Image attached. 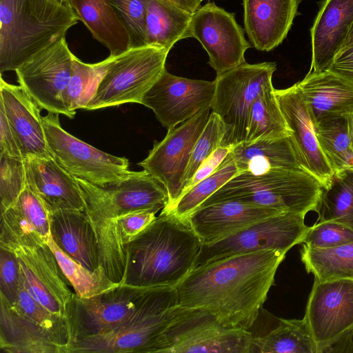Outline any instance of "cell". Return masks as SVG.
I'll return each instance as SVG.
<instances>
[{
	"instance_id": "f6af8a7d",
	"label": "cell",
	"mask_w": 353,
	"mask_h": 353,
	"mask_svg": "<svg viewBox=\"0 0 353 353\" xmlns=\"http://www.w3.org/2000/svg\"><path fill=\"white\" fill-rule=\"evenodd\" d=\"M158 212L152 210H137L119 216L114 222L115 228L122 245H125L145 228L155 218Z\"/></svg>"
},
{
	"instance_id": "2e32d148",
	"label": "cell",
	"mask_w": 353,
	"mask_h": 353,
	"mask_svg": "<svg viewBox=\"0 0 353 353\" xmlns=\"http://www.w3.org/2000/svg\"><path fill=\"white\" fill-rule=\"evenodd\" d=\"M215 87V81L183 78L165 70L141 104L150 108L161 125L170 130L211 108Z\"/></svg>"
},
{
	"instance_id": "816d5d0a",
	"label": "cell",
	"mask_w": 353,
	"mask_h": 353,
	"mask_svg": "<svg viewBox=\"0 0 353 353\" xmlns=\"http://www.w3.org/2000/svg\"><path fill=\"white\" fill-rule=\"evenodd\" d=\"M348 117V123H349V130H350V138L352 141V144L353 147V112L350 114H347Z\"/></svg>"
},
{
	"instance_id": "ab89813d",
	"label": "cell",
	"mask_w": 353,
	"mask_h": 353,
	"mask_svg": "<svg viewBox=\"0 0 353 353\" xmlns=\"http://www.w3.org/2000/svg\"><path fill=\"white\" fill-rule=\"evenodd\" d=\"M225 134L224 123L216 114L212 112L192 150L185 173L181 196L200 165L221 145Z\"/></svg>"
},
{
	"instance_id": "bcb514c9",
	"label": "cell",
	"mask_w": 353,
	"mask_h": 353,
	"mask_svg": "<svg viewBox=\"0 0 353 353\" xmlns=\"http://www.w3.org/2000/svg\"><path fill=\"white\" fill-rule=\"evenodd\" d=\"M233 147L220 146L198 168L190 181H189L185 191L192 188L196 183L211 175L221 165L228 153ZM180 198V197H179Z\"/></svg>"
},
{
	"instance_id": "f546056e",
	"label": "cell",
	"mask_w": 353,
	"mask_h": 353,
	"mask_svg": "<svg viewBox=\"0 0 353 353\" xmlns=\"http://www.w3.org/2000/svg\"><path fill=\"white\" fill-rule=\"evenodd\" d=\"M193 13L168 0H150L147 7V44L170 50L179 41L190 38Z\"/></svg>"
},
{
	"instance_id": "9a60e30c",
	"label": "cell",
	"mask_w": 353,
	"mask_h": 353,
	"mask_svg": "<svg viewBox=\"0 0 353 353\" xmlns=\"http://www.w3.org/2000/svg\"><path fill=\"white\" fill-rule=\"evenodd\" d=\"M190 36L207 52L208 63L216 74L246 63L245 53L252 47L234 14L210 1L192 14Z\"/></svg>"
},
{
	"instance_id": "9c48e42d",
	"label": "cell",
	"mask_w": 353,
	"mask_h": 353,
	"mask_svg": "<svg viewBox=\"0 0 353 353\" xmlns=\"http://www.w3.org/2000/svg\"><path fill=\"white\" fill-rule=\"evenodd\" d=\"M249 330L223 325L209 311L178 305L157 352L250 353Z\"/></svg>"
},
{
	"instance_id": "ffe728a7",
	"label": "cell",
	"mask_w": 353,
	"mask_h": 353,
	"mask_svg": "<svg viewBox=\"0 0 353 353\" xmlns=\"http://www.w3.org/2000/svg\"><path fill=\"white\" fill-rule=\"evenodd\" d=\"M281 212L240 201H223L199 208L186 221L201 244H210Z\"/></svg>"
},
{
	"instance_id": "3957f363",
	"label": "cell",
	"mask_w": 353,
	"mask_h": 353,
	"mask_svg": "<svg viewBox=\"0 0 353 353\" xmlns=\"http://www.w3.org/2000/svg\"><path fill=\"white\" fill-rule=\"evenodd\" d=\"M201 246L188 221L162 209L125 245L121 284L142 288H175L194 268Z\"/></svg>"
},
{
	"instance_id": "8d00e7d4",
	"label": "cell",
	"mask_w": 353,
	"mask_h": 353,
	"mask_svg": "<svg viewBox=\"0 0 353 353\" xmlns=\"http://www.w3.org/2000/svg\"><path fill=\"white\" fill-rule=\"evenodd\" d=\"M48 244L77 297H92L120 285L112 282L103 269L92 272L70 258L57 246L52 238Z\"/></svg>"
},
{
	"instance_id": "6da1fadb",
	"label": "cell",
	"mask_w": 353,
	"mask_h": 353,
	"mask_svg": "<svg viewBox=\"0 0 353 353\" xmlns=\"http://www.w3.org/2000/svg\"><path fill=\"white\" fill-rule=\"evenodd\" d=\"M286 253L260 250L196 267L175 287L178 304L205 309L226 327L249 330Z\"/></svg>"
},
{
	"instance_id": "484cf974",
	"label": "cell",
	"mask_w": 353,
	"mask_h": 353,
	"mask_svg": "<svg viewBox=\"0 0 353 353\" xmlns=\"http://www.w3.org/2000/svg\"><path fill=\"white\" fill-rule=\"evenodd\" d=\"M297 84L314 125L353 112V85L327 70L310 71Z\"/></svg>"
},
{
	"instance_id": "4fadbf2b",
	"label": "cell",
	"mask_w": 353,
	"mask_h": 353,
	"mask_svg": "<svg viewBox=\"0 0 353 353\" xmlns=\"http://www.w3.org/2000/svg\"><path fill=\"white\" fill-rule=\"evenodd\" d=\"M211 108L168 130L165 138L155 142L148 156L139 165L156 178L165 188L170 208L180 197L185 173L192 150L205 128Z\"/></svg>"
},
{
	"instance_id": "b9f144b4",
	"label": "cell",
	"mask_w": 353,
	"mask_h": 353,
	"mask_svg": "<svg viewBox=\"0 0 353 353\" xmlns=\"http://www.w3.org/2000/svg\"><path fill=\"white\" fill-rule=\"evenodd\" d=\"M26 185L24 159L0 154L1 212L17 200Z\"/></svg>"
},
{
	"instance_id": "60d3db41",
	"label": "cell",
	"mask_w": 353,
	"mask_h": 353,
	"mask_svg": "<svg viewBox=\"0 0 353 353\" xmlns=\"http://www.w3.org/2000/svg\"><path fill=\"white\" fill-rule=\"evenodd\" d=\"M150 0H110L125 28L130 49L148 46L146 33L147 7Z\"/></svg>"
},
{
	"instance_id": "d6a6232c",
	"label": "cell",
	"mask_w": 353,
	"mask_h": 353,
	"mask_svg": "<svg viewBox=\"0 0 353 353\" xmlns=\"http://www.w3.org/2000/svg\"><path fill=\"white\" fill-rule=\"evenodd\" d=\"M316 212L318 222L333 221L353 230V168L334 172Z\"/></svg>"
},
{
	"instance_id": "f907efd6",
	"label": "cell",
	"mask_w": 353,
	"mask_h": 353,
	"mask_svg": "<svg viewBox=\"0 0 353 353\" xmlns=\"http://www.w3.org/2000/svg\"><path fill=\"white\" fill-rule=\"evenodd\" d=\"M352 45H353V23L341 50Z\"/></svg>"
},
{
	"instance_id": "7c38bea8",
	"label": "cell",
	"mask_w": 353,
	"mask_h": 353,
	"mask_svg": "<svg viewBox=\"0 0 353 353\" xmlns=\"http://www.w3.org/2000/svg\"><path fill=\"white\" fill-rule=\"evenodd\" d=\"M73 57L64 37L15 70L19 85L41 109L70 119L74 115L66 108L64 95L72 73Z\"/></svg>"
},
{
	"instance_id": "c3c4849f",
	"label": "cell",
	"mask_w": 353,
	"mask_h": 353,
	"mask_svg": "<svg viewBox=\"0 0 353 353\" xmlns=\"http://www.w3.org/2000/svg\"><path fill=\"white\" fill-rule=\"evenodd\" d=\"M327 70L353 85V45L340 50Z\"/></svg>"
},
{
	"instance_id": "83f0119b",
	"label": "cell",
	"mask_w": 353,
	"mask_h": 353,
	"mask_svg": "<svg viewBox=\"0 0 353 353\" xmlns=\"http://www.w3.org/2000/svg\"><path fill=\"white\" fill-rule=\"evenodd\" d=\"M228 156L234 160L239 173L259 174L274 170H305L291 136L250 144L241 143L233 147Z\"/></svg>"
},
{
	"instance_id": "ac0fdd59",
	"label": "cell",
	"mask_w": 353,
	"mask_h": 353,
	"mask_svg": "<svg viewBox=\"0 0 353 353\" xmlns=\"http://www.w3.org/2000/svg\"><path fill=\"white\" fill-rule=\"evenodd\" d=\"M274 94L283 117L292 131V139L303 168L327 188L334 174L322 152L301 91L297 84L281 90L274 89Z\"/></svg>"
},
{
	"instance_id": "4316f807",
	"label": "cell",
	"mask_w": 353,
	"mask_h": 353,
	"mask_svg": "<svg viewBox=\"0 0 353 353\" xmlns=\"http://www.w3.org/2000/svg\"><path fill=\"white\" fill-rule=\"evenodd\" d=\"M0 348L8 353H65L46 330L0 297Z\"/></svg>"
},
{
	"instance_id": "277c9868",
	"label": "cell",
	"mask_w": 353,
	"mask_h": 353,
	"mask_svg": "<svg viewBox=\"0 0 353 353\" xmlns=\"http://www.w3.org/2000/svg\"><path fill=\"white\" fill-rule=\"evenodd\" d=\"M80 21L56 0H0V72L15 71Z\"/></svg>"
},
{
	"instance_id": "8992f818",
	"label": "cell",
	"mask_w": 353,
	"mask_h": 353,
	"mask_svg": "<svg viewBox=\"0 0 353 353\" xmlns=\"http://www.w3.org/2000/svg\"><path fill=\"white\" fill-rule=\"evenodd\" d=\"M276 69L274 62L245 63L216 74L211 109L225 125L221 146L234 147L245 141L252 105L265 88L272 85Z\"/></svg>"
},
{
	"instance_id": "d590c367",
	"label": "cell",
	"mask_w": 353,
	"mask_h": 353,
	"mask_svg": "<svg viewBox=\"0 0 353 353\" xmlns=\"http://www.w3.org/2000/svg\"><path fill=\"white\" fill-rule=\"evenodd\" d=\"M116 57L109 56L95 63H86L74 55L70 79L65 92L64 101L74 115L78 109H85L97 86Z\"/></svg>"
},
{
	"instance_id": "52a82bcc",
	"label": "cell",
	"mask_w": 353,
	"mask_h": 353,
	"mask_svg": "<svg viewBox=\"0 0 353 353\" xmlns=\"http://www.w3.org/2000/svg\"><path fill=\"white\" fill-rule=\"evenodd\" d=\"M169 50L150 46L130 48L117 56L85 107L93 110L128 103H141L145 94L160 78Z\"/></svg>"
},
{
	"instance_id": "30bf717a",
	"label": "cell",
	"mask_w": 353,
	"mask_h": 353,
	"mask_svg": "<svg viewBox=\"0 0 353 353\" xmlns=\"http://www.w3.org/2000/svg\"><path fill=\"white\" fill-rule=\"evenodd\" d=\"M305 215L281 212L261 219L210 244H201L194 268L232 256L265 250L287 252L303 243L310 226Z\"/></svg>"
},
{
	"instance_id": "cb8c5ba5",
	"label": "cell",
	"mask_w": 353,
	"mask_h": 353,
	"mask_svg": "<svg viewBox=\"0 0 353 353\" xmlns=\"http://www.w3.org/2000/svg\"><path fill=\"white\" fill-rule=\"evenodd\" d=\"M353 23V0H325L310 30L311 70H327Z\"/></svg>"
},
{
	"instance_id": "7a4b0ae2",
	"label": "cell",
	"mask_w": 353,
	"mask_h": 353,
	"mask_svg": "<svg viewBox=\"0 0 353 353\" xmlns=\"http://www.w3.org/2000/svg\"><path fill=\"white\" fill-rule=\"evenodd\" d=\"M178 305L175 288L120 284L83 299L74 294L68 314V353H85L119 332Z\"/></svg>"
},
{
	"instance_id": "603a6c76",
	"label": "cell",
	"mask_w": 353,
	"mask_h": 353,
	"mask_svg": "<svg viewBox=\"0 0 353 353\" xmlns=\"http://www.w3.org/2000/svg\"><path fill=\"white\" fill-rule=\"evenodd\" d=\"M24 161L27 184L51 213L59 210L84 212V202L77 178L54 158H31Z\"/></svg>"
},
{
	"instance_id": "74e56055",
	"label": "cell",
	"mask_w": 353,
	"mask_h": 353,
	"mask_svg": "<svg viewBox=\"0 0 353 353\" xmlns=\"http://www.w3.org/2000/svg\"><path fill=\"white\" fill-rule=\"evenodd\" d=\"M239 174L234 160L227 155L215 172L184 192L170 208L163 209L186 221L206 199Z\"/></svg>"
},
{
	"instance_id": "f5cc1de1",
	"label": "cell",
	"mask_w": 353,
	"mask_h": 353,
	"mask_svg": "<svg viewBox=\"0 0 353 353\" xmlns=\"http://www.w3.org/2000/svg\"><path fill=\"white\" fill-rule=\"evenodd\" d=\"M63 4H65V5H67V6H70V0H56Z\"/></svg>"
},
{
	"instance_id": "7dc6e473",
	"label": "cell",
	"mask_w": 353,
	"mask_h": 353,
	"mask_svg": "<svg viewBox=\"0 0 353 353\" xmlns=\"http://www.w3.org/2000/svg\"><path fill=\"white\" fill-rule=\"evenodd\" d=\"M0 154L22 159L23 156L14 134L0 105Z\"/></svg>"
},
{
	"instance_id": "e575fe53",
	"label": "cell",
	"mask_w": 353,
	"mask_h": 353,
	"mask_svg": "<svg viewBox=\"0 0 353 353\" xmlns=\"http://www.w3.org/2000/svg\"><path fill=\"white\" fill-rule=\"evenodd\" d=\"M319 146L334 172L353 168V147L347 115L323 119L315 124Z\"/></svg>"
},
{
	"instance_id": "836d02e7",
	"label": "cell",
	"mask_w": 353,
	"mask_h": 353,
	"mask_svg": "<svg viewBox=\"0 0 353 353\" xmlns=\"http://www.w3.org/2000/svg\"><path fill=\"white\" fill-rule=\"evenodd\" d=\"M300 255L307 272L319 281L353 279V243L321 249L303 244Z\"/></svg>"
},
{
	"instance_id": "d4e9b609",
	"label": "cell",
	"mask_w": 353,
	"mask_h": 353,
	"mask_svg": "<svg viewBox=\"0 0 353 353\" xmlns=\"http://www.w3.org/2000/svg\"><path fill=\"white\" fill-rule=\"evenodd\" d=\"M50 234L63 252L85 268L92 272L103 269L97 236L84 212H52Z\"/></svg>"
},
{
	"instance_id": "7bdbcfd3",
	"label": "cell",
	"mask_w": 353,
	"mask_h": 353,
	"mask_svg": "<svg viewBox=\"0 0 353 353\" xmlns=\"http://www.w3.org/2000/svg\"><path fill=\"white\" fill-rule=\"evenodd\" d=\"M351 243H353V230L333 221H320L310 226L303 244L321 249Z\"/></svg>"
},
{
	"instance_id": "5b68a950",
	"label": "cell",
	"mask_w": 353,
	"mask_h": 353,
	"mask_svg": "<svg viewBox=\"0 0 353 353\" xmlns=\"http://www.w3.org/2000/svg\"><path fill=\"white\" fill-rule=\"evenodd\" d=\"M323 190L320 182L303 169L274 170L259 174L241 172L199 208L223 201H236L305 215L316 212Z\"/></svg>"
},
{
	"instance_id": "f35d334b",
	"label": "cell",
	"mask_w": 353,
	"mask_h": 353,
	"mask_svg": "<svg viewBox=\"0 0 353 353\" xmlns=\"http://www.w3.org/2000/svg\"><path fill=\"white\" fill-rule=\"evenodd\" d=\"M14 307L35 324L49 332L68 353L70 334L68 320L55 315L39 303L21 282Z\"/></svg>"
},
{
	"instance_id": "7402d4cb",
	"label": "cell",
	"mask_w": 353,
	"mask_h": 353,
	"mask_svg": "<svg viewBox=\"0 0 353 353\" xmlns=\"http://www.w3.org/2000/svg\"><path fill=\"white\" fill-rule=\"evenodd\" d=\"M301 0H243L244 28L252 46L274 50L285 39Z\"/></svg>"
},
{
	"instance_id": "44dd1931",
	"label": "cell",
	"mask_w": 353,
	"mask_h": 353,
	"mask_svg": "<svg viewBox=\"0 0 353 353\" xmlns=\"http://www.w3.org/2000/svg\"><path fill=\"white\" fill-rule=\"evenodd\" d=\"M51 212L27 184L17 200L1 212L0 242L25 245L48 243Z\"/></svg>"
},
{
	"instance_id": "4dcf8cb0",
	"label": "cell",
	"mask_w": 353,
	"mask_h": 353,
	"mask_svg": "<svg viewBox=\"0 0 353 353\" xmlns=\"http://www.w3.org/2000/svg\"><path fill=\"white\" fill-rule=\"evenodd\" d=\"M317 353L316 344L304 319L276 318L273 328L253 336L250 353Z\"/></svg>"
},
{
	"instance_id": "8fae6325",
	"label": "cell",
	"mask_w": 353,
	"mask_h": 353,
	"mask_svg": "<svg viewBox=\"0 0 353 353\" xmlns=\"http://www.w3.org/2000/svg\"><path fill=\"white\" fill-rule=\"evenodd\" d=\"M59 115L48 112L42 119L53 157L66 171L97 185L122 180L130 173L128 159L99 150L70 134L61 127Z\"/></svg>"
},
{
	"instance_id": "db71d44e",
	"label": "cell",
	"mask_w": 353,
	"mask_h": 353,
	"mask_svg": "<svg viewBox=\"0 0 353 353\" xmlns=\"http://www.w3.org/2000/svg\"><path fill=\"white\" fill-rule=\"evenodd\" d=\"M351 352H353V341H352V347H351Z\"/></svg>"
},
{
	"instance_id": "ba28073f",
	"label": "cell",
	"mask_w": 353,
	"mask_h": 353,
	"mask_svg": "<svg viewBox=\"0 0 353 353\" xmlns=\"http://www.w3.org/2000/svg\"><path fill=\"white\" fill-rule=\"evenodd\" d=\"M304 319L317 353L351 352L353 341V279H316Z\"/></svg>"
},
{
	"instance_id": "681fc988",
	"label": "cell",
	"mask_w": 353,
	"mask_h": 353,
	"mask_svg": "<svg viewBox=\"0 0 353 353\" xmlns=\"http://www.w3.org/2000/svg\"><path fill=\"white\" fill-rule=\"evenodd\" d=\"M183 10L190 12H195L200 7L203 0H168Z\"/></svg>"
},
{
	"instance_id": "1f68e13d",
	"label": "cell",
	"mask_w": 353,
	"mask_h": 353,
	"mask_svg": "<svg viewBox=\"0 0 353 353\" xmlns=\"http://www.w3.org/2000/svg\"><path fill=\"white\" fill-rule=\"evenodd\" d=\"M270 85L265 88L254 101L250 115L247 136L243 143L275 140L292 135Z\"/></svg>"
},
{
	"instance_id": "f1b7e54d",
	"label": "cell",
	"mask_w": 353,
	"mask_h": 353,
	"mask_svg": "<svg viewBox=\"0 0 353 353\" xmlns=\"http://www.w3.org/2000/svg\"><path fill=\"white\" fill-rule=\"evenodd\" d=\"M70 6L93 38L110 50V56L130 49L128 34L110 0H70Z\"/></svg>"
},
{
	"instance_id": "d6986e66",
	"label": "cell",
	"mask_w": 353,
	"mask_h": 353,
	"mask_svg": "<svg viewBox=\"0 0 353 353\" xmlns=\"http://www.w3.org/2000/svg\"><path fill=\"white\" fill-rule=\"evenodd\" d=\"M0 105L24 160L54 158L46 139L41 109L20 85L10 84L1 77Z\"/></svg>"
},
{
	"instance_id": "ee69618b",
	"label": "cell",
	"mask_w": 353,
	"mask_h": 353,
	"mask_svg": "<svg viewBox=\"0 0 353 353\" xmlns=\"http://www.w3.org/2000/svg\"><path fill=\"white\" fill-rule=\"evenodd\" d=\"M21 286L19 263L11 250L0 246V297L10 304L17 300Z\"/></svg>"
},
{
	"instance_id": "5bb4252c",
	"label": "cell",
	"mask_w": 353,
	"mask_h": 353,
	"mask_svg": "<svg viewBox=\"0 0 353 353\" xmlns=\"http://www.w3.org/2000/svg\"><path fill=\"white\" fill-rule=\"evenodd\" d=\"M0 246L16 254L21 282L32 297L54 314L67 319L74 292L70 290V283L49 245H25L0 242Z\"/></svg>"
},
{
	"instance_id": "e0dca14e",
	"label": "cell",
	"mask_w": 353,
	"mask_h": 353,
	"mask_svg": "<svg viewBox=\"0 0 353 353\" xmlns=\"http://www.w3.org/2000/svg\"><path fill=\"white\" fill-rule=\"evenodd\" d=\"M77 178V177H76ZM86 209H110L125 214L152 210L159 212L168 204V193L146 170L131 171L123 179L97 185L77 178Z\"/></svg>"
}]
</instances>
